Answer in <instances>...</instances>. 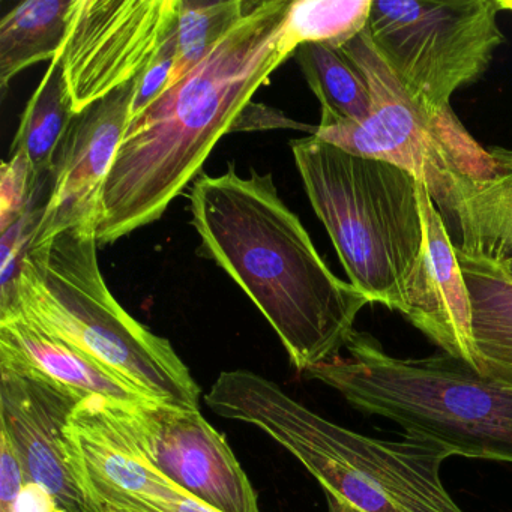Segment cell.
I'll use <instances>...</instances> for the list:
<instances>
[{"label": "cell", "mask_w": 512, "mask_h": 512, "mask_svg": "<svg viewBox=\"0 0 512 512\" xmlns=\"http://www.w3.org/2000/svg\"><path fill=\"white\" fill-rule=\"evenodd\" d=\"M91 502V512H131L125 509L116 508V506L109 505V503L100 502V500L86 497Z\"/></svg>", "instance_id": "83f0119b"}, {"label": "cell", "mask_w": 512, "mask_h": 512, "mask_svg": "<svg viewBox=\"0 0 512 512\" xmlns=\"http://www.w3.org/2000/svg\"><path fill=\"white\" fill-rule=\"evenodd\" d=\"M0 355L28 365L83 400L100 398L113 406H142L152 401L142 391L65 341L22 317L0 319Z\"/></svg>", "instance_id": "9a60e30c"}, {"label": "cell", "mask_w": 512, "mask_h": 512, "mask_svg": "<svg viewBox=\"0 0 512 512\" xmlns=\"http://www.w3.org/2000/svg\"><path fill=\"white\" fill-rule=\"evenodd\" d=\"M77 0H26L0 22V89L32 65L55 61L70 32Z\"/></svg>", "instance_id": "ac0fdd59"}, {"label": "cell", "mask_w": 512, "mask_h": 512, "mask_svg": "<svg viewBox=\"0 0 512 512\" xmlns=\"http://www.w3.org/2000/svg\"><path fill=\"white\" fill-rule=\"evenodd\" d=\"M502 8L505 11H512V2H502Z\"/></svg>", "instance_id": "f1b7e54d"}, {"label": "cell", "mask_w": 512, "mask_h": 512, "mask_svg": "<svg viewBox=\"0 0 512 512\" xmlns=\"http://www.w3.org/2000/svg\"><path fill=\"white\" fill-rule=\"evenodd\" d=\"M67 433L85 497L131 512H218L149 463L119 406L86 398L74 410Z\"/></svg>", "instance_id": "8fae6325"}, {"label": "cell", "mask_w": 512, "mask_h": 512, "mask_svg": "<svg viewBox=\"0 0 512 512\" xmlns=\"http://www.w3.org/2000/svg\"><path fill=\"white\" fill-rule=\"evenodd\" d=\"M269 130H296L314 136L317 127L301 124L295 119L287 118L281 110L250 101L239 113L230 133H256Z\"/></svg>", "instance_id": "d4e9b609"}, {"label": "cell", "mask_w": 512, "mask_h": 512, "mask_svg": "<svg viewBox=\"0 0 512 512\" xmlns=\"http://www.w3.org/2000/svg\"><path fill=\"white\" fill-rule=\"evenodd\" d=\"M0 512H19L17 497L25 485L22 464L11 443L0 436Z\"/></svg>", "instance_id": "484cf974"}, {"label": "cell", "mask_w": 512, "mask_h": 512, "mask_svg": "<svg viewBox=\"0 0 512 512\" xmlns=\"http://www.w3.org/2000/svg\"><path fill=\"white\" fill-rule=\"evenodd\" d=\"M254 2V0H253ZM250 0L196 2L178 0L176 38L178 58L172 83L202 62L215 46L244 19L253 7Z\"/></svg>", "instance_id": "7402d4cb"}, {"label": "cell", "mask_w": 512, "mask_h": 512, "mask_svg": "<svg viewBox=\"0 0 512 512\" xmlns=\"http://www.w3.org/2000/svg\"><path fill=\"white\" fill-rule=\"evenodd\" d=\"M361 71L371 92V112L361 124L319 127L314 136L349 154L385 161L427 185L440 214L457 175L493 178L502 173L455 118L431 119L407 95L371 44L367 31L340 47Z\"/></svg>", "instance_id": "ba28073f"}, {"label": "cell", "mask_w": 512, "mask_h": 512, "mask_svg": "<svg viewBox=\"0 0 512 512\" xmlns=\"http://www.w3.org/2000/svg\"><path fill=\"white\" fill-rule=\"evenodd\" d=\"M290 148L311 208L349 283L371 304L406 316L407 292L425 239L416 178L316 136L292 140Z\"/></svg>", "instance_id": "8992f818"}, {"label": "cell", "mask_w": 512, "mask_h": 512, "mask_svg": "<svg viewBox=\"0 0 512 512\" xmlns=\"http://www.w3.org/2000/svg\"><path fill=\"white\" fill-rule=\"evenodd\" d=\"M346 350L305 374L359 412L395 422L404 436L439 443L452 457L512 464V388L443 352L395 358L367 332H353Z\"/></svg>", "instance_id": "5b68a950"}, {"label": "cell", "mask_w": 512, "mask_h": 512, "mask_svg": "<svg viewBox=\"0 0 512 512\" xmlns=\"http://www.w3.org/2000/svg\"><path fill=\"white\" fill-rule=\"evenodd\" d=\"M205 403L289 451L319 482L328 512H466L443 484L440 469L452 455L439 443L349 430L250 370L220 373Z\"/></svg>", "instance_id": "3957f363"}, {"label": "cell", "mask_w": 512, "mask_h": 512, "mask_svg": "<svg viewBox=\"0 0 512 512\" xmlns=\"http://www.w3.org/2000/svg\"><path fill=\"white\" fill-rule=\"evenodd\" d=\"M505 263L506 266H508L509 269L512 271V260H508V262H502Z\"/></svg>", "instance_id": "f546056e"}, {"label": "cell", "mask_w": 512, "mask_h": 512, "mask_svg": "<svg viewBox=\"0 0 512 512\" xmlns=\"http://www.w3.org/2000/svg\"><path fill=\"white\" fill-rule=\"evenodd\" d=\"M296 62L322 107L319 127L361 124L371 112V92L359 68L326 44H304Z\"/></svg>", "instance_id": "ffe728a7"}, {"label": "cell", "mask_w": 512, "mask_h": 512, "mask_svg": "<svg viewBox=\"0 0 512 512\" xmlns=\"http://www.w3.org/2000/svg\"><path fill=\"white\" fill-rule=\"evenodd\" d=\"M455 254L469 292L476 371L512 388V271L457 248Z\"/></svg>", "instance_id": "2e32d148"}, {"label": "cell", "mask_w": 512, "mask_h": 512, "mask_svg": "<svg viewBox=\"0 0 512 512\" xmlns=\"http://www.w3.org/2000/svg\"><path fill=\"white\" fill-rule=\"evenodd\" d=\"M290 2L254 0L200 64L130 119L101 194L100 247L160 220L196 181L242 109L289 59L281 53L280 38Z\"/></svg>", "instance_id": "6da1fadb"}, {"label": "cell", "mask_w": 512, "mask_h": 512, "mask_svg": "<svg viewBox=\"0 0 512 512\" xmlns=\"http://www.w3.org/2000/svg\"><path fill=\"white\" fill-rule=\"evenodd\" d=\"M44 181L37 182L22 152H11L0 167V229L22 217L37 196Z\"/></svg>", "instance_id": "603a6c76"}, {"label": "cell", "mask_w": 512, "mask_h": 512, "mask_svg": "<svg viewBox=\"0 0 512 512\" xmlns=\"http://www.w3.org/2000/svg\"><path fill=\"white\" fill-rule=\"evenodd\" d=\"M176 58H178V38L176 23L172 31L158 50L157 56L148 68L137 77L133 101H131V118L142 115L172 85L175 76Z\"/></svg>", "instance_id": "cb8c5ba5"}, {"label": "cell", "mask_w": 512, "mask_h": 512, "mask_svg": "<svg viewBox=\"0 0 512 512\" xmlns=\"http://www.w3.org/2000/svg\"><path fill=\"white\" fill-rule=\"evenodd\" d=\"M190 211L203 253L256 304L296 370L340 356L370 299L329 269L271 173L241 176L230 164L200 175Z\"/></svg>", "instance_id": "7a4b0ae2"}, {"label": "cell", "mask_w": 512, "mask_h": 512, "mask_svg": "<svg viewBox=\"0 0 512 512\" xmlns=\"http://www.w3.org/2000/svg\"><path fill=\"white\" fill-rule=\"evenodd\" d=\"M83 398L22 362L0 355V436L26 481L46 488L67 512H89L77 481L67 428Z\"/></svg>", "instance_id": "7c38bea8"}, {"label": "cell", "mask_w": 512, "mask_h": 512, "mask_svg": "<svg viewBox=\"0 0 512 512\" xmlns=\"http://www.w3.org/2000/svg\"><path fill=\"white\" fill-rule=\"evenodd\" d=\"M373 0H292L280 38V50L295 56L304 44L340 49L367 29Z\"/></svg>", "instance_id": "44dd1931"}, {"label": "cell", "mask_w": 512, "mask_h": 512, "mask_svg": "<svg viewBox=\"0 0 512 512\" xmlns=\"http://www.w3.org/2000/svg\"><path fill=\"white\" fill-rule=\"evenodd\" d=\"M178 19V0H77L61 52L74 112L134 82Z\"/></svg>", "instance_id": "9c48e42d"}, {"label": "cell", "mask_w": 512, "mask_h": 512, "mask_svg": "<svg viewBox=\"0 0 512 512\" xmlns=\"http://www.w3.org/2000/svg\"><path fill=\"white\" fill-rule=\"evenodd\" d=\"M442 217L455 227L457 250L496 262L512 260V172L455 176Z\"/></svg>", "instance_id": "e0dca14e"}, {"label": "cell", "mask_w": 512, "mask_h": 512, "mask_svg": "<svg viewBox=\"0 0 512 512\" xmlns=\"http://www.w3.org/2000/svg\"><path fill=\"white\" fill-rule=\"evenodd\" d=\"M152 466L218 512H262L259 496L226 437L199 409L148 401L119 407Z\"/></svg>", "instance_id": "30bf717a"}, {"label": "cell", "mask_w": 512, "mask_h": 512, "mask_svg": "<svg viewBox=\"0 0 512 512\" xmlns=\"http://www.w3.org/2000/svg\"><path fill=\"white\" fill-rule=\"evenodd\" d=\"M74 106L61 55L50 62L28 101L11 152H22L37 182L52 176L59 145L73 121Z\"/></svg>", "instance_id": "d6986e66"}, {"label": "cell", "mask_w": 512, "mask_h": 512, "mask_svg": "<svg viewBox=\"0 0 512 512\" xmlns=\"http://www.w3.org/2000/svg\"><path fill=\"white\" fill-rule=\"evenodd\" d=\"M490 152L497 164L502 167V170L512 172V151L505 148H491Z\"/></svg>", "instance_id": "4316f807"}, {"label": "cell", "mask_w": 512, "mask_h": 512, "mask_svg": "<svg viewBox=\"0 0 512 512\" xmlns=\"http://www.w3.org/2000/svg\"><path fill=\"white\" fill-rule=\"evenodd\" d=\"M500 11V0H373L365 31L416 106L440 119L505 43Z\"/></svg>", "instance_id": "52a82bcc"}, {"label": "cell", "mask_w": 512, "mask_h": 512, "mask_svg": "<svg viewBox=\"0 0 512 512\" xmlns=\"http://www.w3.org/2000/svg\"><path fill=\"white\" fill-rule=\"evenodd\" d=\"M136 82L74 115L56 152L49 199L32 242L98 217L104 184L130 122Z\"/></svg>", "instance_id": "4fadbf2b"}, {"label": "cell", "mask_w": 512, "mask_h": 512, "mask_svg": "<svg viewBox=\"0 0 512 512\" xmlns=\"http://www.w3.org/2000/svg\"><path fill=\"white\" fill-rule=\"evenodd\" d=\"M98 217L32 242L16 298L0 319L22 317L76 347L152 401L199 409L200 386L167 338L116 301L98 262Z\"/></svg>", "instance_id": "277c9868"}, {"label": "cell", "mask_w": 512, "mask_h": 512, "mask_svg": "<svg viewBox=\"0 0 512 512\" xmlns=\"http://www.w3.org/2000/svg\"><path fill=\"white\" fill-rule=\"evenodd\" d=\"M416 188L424 223V251L409 284L404 317L443 353L476 370L469 292L455 245L427 185L416 179Z\"/></svg>", "instance_id": "5bb4252c"}]
</instances>
